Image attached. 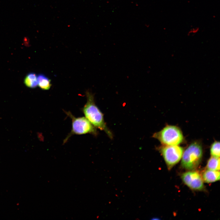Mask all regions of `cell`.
I'll list each match as a JSON object with an SVG mask.
<instances>
[{
  "instance_id": "cell-1",
  "label": "cell",
  "mask_w": 220,
  "mask_h": 220,
  "mask_svg": "<svg viewBox=\"0 0 220 220\" xmlns=\"http://www.w3.org/2000/svg\"><path fill=\"white\" fill-rule=\"evenodd\" d=\"M86 94L87 102L82 110L85 117L95 128L104 131L112 139L113 134L107 126L103 114L95 104L94 95L89 91Z\"/></svg>"
},
{
  "instance_id": "cell-2",
  "label": "cell",
  "mask_w": 220,
  "mask_h": 220,
  "mask_svg": "<svg viewBox=\"0 0 220 220\" xmlns=\"http://www.w3.org/2000/svg\"><path fill=\"white\" fill-rule=\"evenodd\" d=\"M203 155V148L200 143L198 141L192 142L184 151L182 157V167L189 170L195 169L200 164Z\"/></svg>"
},
{
  "instance_id": "cell-3",
  "label": "cell",
  "mask_w": 220,
  "mask_h": 220,
  "mask_svg": "<svg viewBox=\"0 0 220 220\" xmlns=\"http://www.w3.org/2000/svg\"><path fill=\"white\" fill-rule=\"evenodd\" d=\"M152 137L158 140L163 145H178L184 140L182 133L178 127L167 125L159 131L154 133Z\"/></svg>"
},
{
  "instance_id": "cell-4",
  "label": "cell",
  "mask_w": 220,
  "mask_h": 220,
  "mask_svg": "<svg viewBox=\"0 0 220 220\" xmlns=\"http://www.w3.org/2000/svg\"><path fill=\"white\" fill-rule=\"evenodd\" d=\"M66 114L72 120V129L71 132L64 141L66 143L68 139L74 134L81 135L90 134L94 136L98 134L95 128L85 117H75L70 112H65Z\"/></svg>"
},
{
  "instance_id": "cell-5",
  "label": "cell",
  "mask_w": 220,
  "mask_h": 220,
  "mask_svg": "<svg viewBox=\"0 0 220 220\" xmlns=\"http://www.w3.org/2000/svg\"><path fill=\"white\" fill-rule=\"evenodd\" d=\"M158 149L169 170L180 161L184 151L183 148L178 145H163Z\"/></svg>"
},
{
  "instance_id": "cell-6",
  "label": "cell",
  "mask_w": 220,
  "mask_h": 220,
  "mask_svg": "<svg viewBox=\"0 0 220 220\" xmlns=\"http://www.w3.org/2000/svg\"><path fill=\"white\" fill-rule=\"evenodd\" d=\"M181 178L184 183L192 190L200 191L204 189L202 176L197 171H191L185 172L182 174Z\"/></svg>"
},
{
  "instance_id": "cell-7",
  "label": "cell",
  "mask_w": 220,
  "mask_h": 220,
  "mask_svg": "<svg viewBox=\"0 0 220 220\" xmlns=\"http://www.w3.org/2000/svg\"><path fill=\"white\" fill-rule=\"evenodd\" d=\"M201 176L204 182L207 183H212L219 180L220 172L219 170L207 169L203 172Z\"/></svg>"
},
{
  "instance_id": "cell-8",
  "label": "cell",
  "mask_w": 220,
  "mask_h": 220,
  "mask_svg": "<svg viewBox=\"0 0 220 220\" xmlns=\"http://www.w3.org/2000/svg\"><path fill=\"white\" fill-rule=\"evenodd\" d=\"M37 81L38 86L42 90H48L51 86V80L44 74H39L37 76Z\"/></svg>"
},
{
  "instance_id": "cell-9",
  "label": "cell",
  "mask_w": 220,
  "mask_h": 220,
  "mask_svg": "<svg viewBox=\"0 0 220 220\" xmlns=\"http://www.w3.org/2000/svg\"><path fill=\"white\" fill-rule=\"evenodd\" d=\"M24 83L27 87L34 88L37 87L38 85L37 76L33 72L28 73L25 77Z\"/></svg>"
},
{
  "instance_id": "cell-10",
  "label": "cell",
  "mask_w": 220,
  "mask_h": 220,
  "mask_svg": "<svg viewBox=\"0 0 220 220\" xmlns=\"http://www.w3.org/2000/svg\"><path fill=\"white\" fill-rule=\"evenodd\" d=\"M207 169L217 171L220 169L219 157L211 156L208 160L207 164Z\"/></svg>"
},
{
  "instance_id": "cell-11",
  "label": "cell",
  "mask_w": 220,
  "mask_h": 220,
  "mask_svg": "<svg viewBox=\"0 0 220 220\" xmlns=\"http://www.w3.org/2000/svg\"><path fill=\"white\" fill-rule=\"evenodd\" d=\"M220 142L215 141L211 145L210 147V153L212 156L219 157Z\"/></svg>"
},
{
  "instance_id": "cell-12",
  "label": "cell",
  "mask_w": 220,
  "mask_h": 220,
  "mask_svg": "<svg viewBox=\"0 0 220 220\" xmlns=\"http://www.w3.org/2000/svg\"><path fill=\"white\" fill-rule=\"evenodd\" d=\"M199 28L198 27L193 28L188 32L187 35L189 36L193 35L199 32Z\"/></svg>"
}]
</instances>
